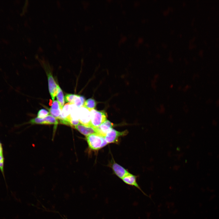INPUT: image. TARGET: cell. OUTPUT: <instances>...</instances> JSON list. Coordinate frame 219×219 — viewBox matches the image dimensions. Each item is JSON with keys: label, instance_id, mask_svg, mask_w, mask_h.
Here are the masks:
<instances>
[{"label": "cell", "instance_id": "cell-14", "mask_svg": "<svg viewBox=\"0 0 219 219\" xmlns=\"http://www.w3.org/2000/svg\"><path fill=\"white\" fill-rule=\"evenodd\" d=\"M29 123L32 124H45V118L36 117L31 119Z\"/></svg>", "mask_w": 219, "mask_h": 219}, {"label": "cell", "instance_id": "cell-13", "mask_svg": "<svg viewBox=\"0 0 219 219\" xmlns=\"http://www.w3.org/2000/svg\"><path fill=\"white\" fill-rule=\"evenodd\" d=\"M44 118L45 124H54L56 126L58 123L57 119L51 115H48Z\"/></svg>", "mask_w": 219, "mask_h": 219}, {"label": "cell", "instance_id": "cell-16", "mask_svg": "<svg viewBox=\"0 0 219 219\" xmlns=\"http://www.w3.org/2000/svg\"><path fill=\"white\" fill-rule=\"evenodd\" d=\"M49 110L51 115L57 119L60 116L62 110L60 109H50Z\"/></svg>", "mask_w": 219, "mask_h": 219}, {"label": "cell", "instance_id": "cell-1", "mask_svg": "<svg viewBox=\"0 0 219 219\" xmlns=\"http://www.w3.org/2000/svg\"><path fill=\"white\" fill-rule=\"evenodd\" d=\"M86 139L89 148L94 150H99L108 144L105 137L97 133L86 136Z\"/></svg>", "mask_w": 219, "mask_h": 219}, {"label": "cell", "instance_id": "cell-5", "mask_svg": "<svg viewBox=\"0 0 219 219\" xmlns=\"http://www.w3.org/2000/svg\"><path fill=\"white\" fill-rule=\"evenodd\" d=\"M47 78L49 93L52 100L54 101L59 86L56 83L51 73H47Z\"/></svg>", "mask_w": 219, "mask_h": 219}, {"label": "cell", "instance_id": "cell-10", "mask_svg": "<svg viewBox=\"0 0 219 219\" xmlns=\"http://www.w3.org/2000/svg\"><path fill=\"white\" fill-rule=\"evenodd\" d=\"M56 97L57 101L60 106V108L62 110L64 106V97L62 90L59 86L58 88Z\"/></svg>", "mask_w": 219, "mask_h": 219}, {"label": "cell", "instance_id": "cell-11", "mask_svg": "<svg viewBox=\"0 0 219 219\" xmlns=\"http://www.w3.org/2000/svg\"><path fill=\"white\" fill-rule=\"evenodd\" d=\"M96 105V103L95 100L93 99L90 98L85 101L83 106L90 111L94 109Z\"/></svg>", "mask_w": 219, "mask_h": 219}, {"label": "cell", "instance_id": "cell-17", "mask_svg": "<svg viewBox=\"0 0 219 219\" xmlns=\"http://www.w3.org/2000/svg\"><path fill=\"white\" fill-rule=\"evenodd\" d=\"M49 113V111L47 110L44 109H41L38 111L37 113V117L40 118H43L47 116Z\"/></svg>", "mask_w": 219, "mask_h": 219}, {"label": "cell", "instance_id": "cell-8", "mask_svg": "<svg viewBox=\"0 0 219 219\" xmlns=\"http://www.w3.org/2000/svg\"><path fill=\"white\" fill-rule=\"evenodd\" d=\"M113 126V124L107 120L96 128V133L105 137L108 132L112 128Z\"/></svg>", "mask_w": 219, "mask_h": 219}, {"label": "cell", "instance_id": "cell-2", "mask_svg": "<svg viewBox=\"0 0 219 219\" xmlns=\"http://www.w3.org/2000/svg\"><path fill=\"white\" fill-rule=\"evenodd\" d=\"M90 125L96 128L107 120L106 113L104 111H98L95 109L90 111Z\"/></svg>", "mask_w": 219, "mask_h": 219}, {"label": "cell", "instance_id": "cell-7", "mask_svg": "<svg viewBox=\"0 0 219 219\" xmlns=\"http://www.w3.org/2000/svg\"><path fill=\"white\" fill-rule=\"evenodd\" d=\"M137 176L129 173L122 179L126 184L134 186L139 189L144 195L148 196L141 189L137 181Z\"/></svg>", "mask_w": 219, "mask_h": 219}, {"label": "cell", "instance_id": "cell-12", "mask_svg": "<svg viewBox=\"0 0 219 219\" xmlns=\"http://www.w3.org/2000/svg\"><path fill=\"white\" fill-rule=\"evenodd\" d=\"M85 101V99L83 96L76 95L74 99L73 104L78 108H80L83 106Z\"/></svg>", "mask_w": 219, "mask_h": 219}, {"label": "cell", "instance_id": "cell-3", "mask_svg": "<svg viewBox=\"0 0 219 219\" xmlns=\"http://www.w3.org/2000/svg\"><path fill=\"white\" fill-rule=\"evenodd\" d=\"M128 133L127 130L120 132L112 128L108 132L105 138L108 144L116 143L120 137L125 136Z\"/></svg>", "mask_w": 219, "mask_h": 219}, {"label": "cell", "instance_id": "cell-6", "mask_svg": "<svg viewBox=\"0 0 219 219\" xmlns=\"http://www.w3.org/2000/svg\"><path fill=\"white\" fill-rule=\"evenodd\" d=\"M74 127L81 134L86 136L97 133L96 128L91 125H86L80 123Z\"/></svg>", "mask_w": 219, "mask_h": 219}, {"label": "cell", "instance_id": "cell-18", "mask_svg": "<svg viewBox=\"0 0 219 219\" xmlns=\"http://www.w3.org/2000/svg\"><path fill=\"white\" fill-rule=\"evenodd\" d=\"M50 109H60L59 104L57 100L53 101Z\"/></svg>", "mask_w": 219, "mask_h": 219}, {"label": "cell", "instance_id": "cell-9", "mask_svg": "<svg viewBox=\"0 0 219 219\" xmlns=\"http://www.w3.org/2000/svg\"><path fill=\"white\" fill-rule=\"evenodd\" d=\"M112 167L115 174L121 179L129 173L123 167L115 162L112 164Z\"/></svg>", "mask_w": 219, "mask_h": 219}, {"label": "cell", "instance_id": "cell-20", "mask_svg": "<svg viewBox=\"0 0 219 219\" xmlns=\"http://www.w3.org/2000/svg\"><path fill=\"white\" fill-rule=\"evenodd\" d=\"M4 158L3 155H0V163L4 162Z\"/></svg>", "mask_w": 219, "mask_h": 219}, {"label": "cell", "instance_id": "cell-15", "mask_svg": "<svg viewBox=\"0 0 219 219\" xmlns=\"http://www.w3.org/2000/svg\"><path fill=\"white\" fill-rule=\"evenodd\" d=\"M76 95L73 94H67L64 96V99L65 101L68 103L73 104L74 99Z\"/></svg>", "mask_w": 219, "mask_h": 219}, {"label": "cell", "instance_id": "cell-4", "mask_svg": "<svg viewBox=\"0 0 219 219\" xmlns=\"http://www.w3.org/2000/svg\"><path fill=\"white\" fill-rule=\"evenodd\" d=\"M79 116L80 123L86 125H90V111L83 106L79 108Z\"/></svg>", "mask_w": 219, "mask_h": 219}, {"label": "cell", "instance_id": "cell-19", "mask_svg": "<svg viewBox=\"0 0 219 219\" xmlns=\"http://www.w3.org/2000/svg\"><path fill=\"white\" fill-rule=\"evenodd\" d=\"M0 155H3V148L2 143L0 141Z\"/></svg>", "mask_w": 219, "mask_h": 219}]
</instances>
